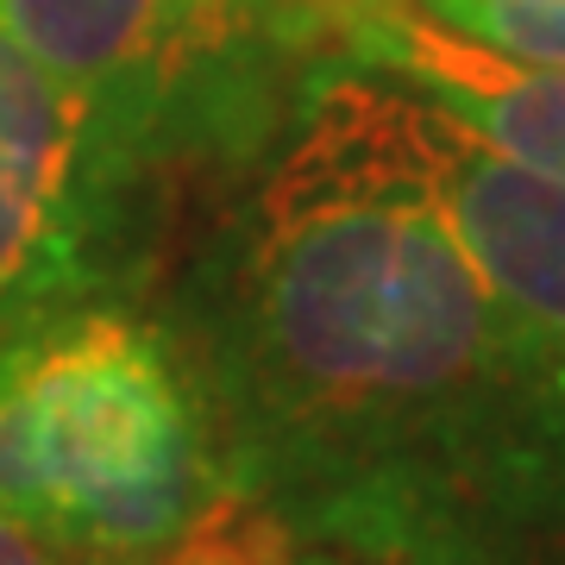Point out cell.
Masks as SVG:
<instances>
[{
	"mask_svg": "<svg viewBox=\"0 0 565 565\" xmlns=\"http://www.w3.org/2000/svg\"><path fill=\"white\" fill-rule=\"evenodd\" d=\"M163 327L226 490L296 541L565 565V377L440 221L384 76L308 70Z\"/></svg>",
	"mask_w": 565,
	"mask_h": 565,
	"instance_id": "cell-1",
	"label": "cell"
},
{
	"mask_svg": "<svg viewBox=\"0 0 565 565\" xmlns=\"http://www.w3.org/2000/svg\"><path fill=\"white\" fill-rule=\"evenodd\" d=\"M0 25L88 107L145 195L182 163L270 151L327 32L289 0H0Z\"/></svg>",
	"mask_w": 565,
	"mask_h": 565,
	"instance_id": "cell-3",
	"label": "cell"
},
{
	"mask_svg": "<svg viewBox=\"0 0 565 565\" xmlns=\"http://www.w3.org/2000/svg\"><path fill=\"white\" fill-rule=\"evenodd\" d=\"M296 565H352V559H340V553H321V546H302V553H296Z\"/></svg>",
	"mask_w": 565,
	"mask_h": 565,
	"instance_id": "cell-11",
	"label": "cell"
},
{
	"mask_svg": "<svg viewBox=\"0 0 565 565\" xmlns=\"http://www.w3.org/2000/svg\"><path fill=\"white\" fill-rule=\"evenodd\" d=\"M289 7H302L308 20L333 25V20H340V13H352V7H364V0H289Z\"/></svg>",
	"mask_w": 565,
	"mask_h": 565,
	"instance_id": "cell-10",
	"label": "cell"
},
{
	"mask_svg": "<svg viewBox=\"0 0 565 565\" xmlns=\"http://www.w3.org/2000/svg\"><path fill=\"white\" fill-rule=\"evenodd\" d=\"M0 565H51V553H44L39 534H25L20 522L0 515Z\"/></svg>",
	"mask_w": 565,
	"mask_h": 565,
	"instance_id": "cell-9",
	"label": "cell"
},
{
	"mask_svg": "<svg viewBox=\"0 0 565 565\" xmlns=\"http://www.w3.org/2000/svg\"><path fill=\"white\" fill-rule=\"evenodd\" d=\"M145 189L107 158L88 107L0 25V333L132 277Z\"/></svg>",
	"mask_w": 565,
	"mask_h": 565,
	"instance_id": "cell-4",
	"label": "cell"
},
{
	"mask_svg": "<svg viewBox=\"0 0 565 565\" xmlns=\"http://www.w3.org/2000/svg\"><path fill=\"white\" fill-rule=\"evenodd\" d=\"M333 39L345 63L403 82L503 158L565 182V70L503 57L403 0H364L340 13Z\"/></svg>",
	"mask_w": 565,
	"mask_h": 565,
	"instance_id": "cell-6",
	"label": "cell"
},
{
	"mask_svg": "<svg viewBox=\"0 0 565 565\" xmlns=\"http://www.w3.org/2000/svg\"><path fill=\"white\" fill-rule=\"evenodd\" d=\"M415 7L503 57L565 70V0H415Z\"/></svg>",
	"mask_w": 565,
	"mask_h": 565,
	"instance_id": "cell-8",
	"label": "cell"
},
{
	"mask_svg": "<svg viewBox=\"0 0 565 565\" xmlns=\"http://www.w3.org/2000/svg\"><path fill=\"white\" fill-rule=\"evenodd\" d=\"M226 497L163 321L82 302L0 333V515L102 565L158 559Z\"/></svg>",
	"mask_w": 565,
	"mask_h": 565,
	"instance_id": "cell-2",
	"label": "cell"
},
{
	"mask_svg": "<svg viewBox=\"0 0 565 565\" xmlns=\"http://www.w3.org/2000/svg\"><path fill=\"white\" fill-rule=\"evenodd\" d=\"M302 541L270 515L226 490L214 509H202L177 541L158 553V565H296Z\"/></svg>",
	"mask_w": 565,
	"mask_h": 565,
	"instance_id": "cell-7",
	"label": "cell"
},
{
	"mask_svg": "<svg viewBox=\"0 0 565 565\" xmlns=\"http://www.w3.org/2000/svg\"><path fill=\"white\" fill-rule=\"evenodd\" d=\"M390 120L452 239L565 377V182L503 158L403 82H390Z\"/></svg>",
	"mask_w": 565,
	"mask_h": 565,
	"instance_id": "cell-5",
	"label": "cell"
}]
</instances>
